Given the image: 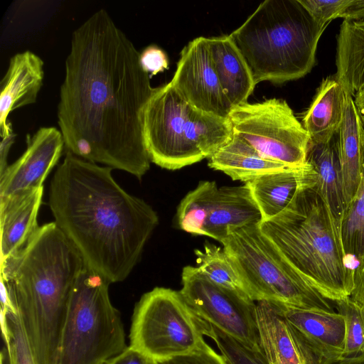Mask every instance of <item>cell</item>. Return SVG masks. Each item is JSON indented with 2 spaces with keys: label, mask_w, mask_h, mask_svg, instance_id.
Wrapping results in <instances>:
<instances>
[{
  "label": "cell",
  "mask_w": 364,
  "mask_h": 364,
  "mask_svg": "<svg viewBox=\"0 0 364 364\" xmlns=\"http://www.w3.org/2000/svg\"><path fill=\"white\" fill-rule=\"evenodd\" d=\"M350 0H299L313 19L321 26L341 18Z\"/></svg>",
  "instance_id": "cell-30"
},
{
  "label": "cell",
  "mask_w": 364,
  "mask_h": 364,
  "mask_svg": "<svg viewBox=\"0 0 364 364\" xmlns=\"http://www.w3.org/2000/svg\"><path fill=\"white\" fill-rule=\"evenodd\" d=\"M112 169L67 151L49 190L54 222L85 265L110 283L129 275L159 223L151 206L124 190Z\"/></svg>",
  "instance_id": "cell-2"
},
{
  "label": "cell",
  "mask_w": 364,
  "mask_h": 364,
  "mask_svg": "<svg viewBox=\"0 0 364 364\" xmlns=\"http://www.w3.org/2000/svg\"><path fill=\"white\" fill-rule=\"evenodd\" d=\"M345 94L335 75L321 82L302 117L301 124L312 144H327L338 132L343 119Z\"/></svg>",
  "instance_id": "cell-20"
},
{
  "label": "cell",
  "mask_w": 364,
  "mask_h": 364,
  "mask_svg": "<svg viewBox=\"0 0 364 364\" xmlns=\"http://www.w3.org/2000/svg\"><path fill=\"white\" fill-rule=\"evenodd\" d=\"M210 328V324L195 314L180 291L155 287L135 306L129 346L161 363L196 351L205 342Z\"/></svg>",
  "instance_id": "cell-9"
},
{
  "label": "cell",
  "mask_w": 364,
  "mask_h": 364,
  "mask_svg": "<svg viewBox=\"0 0 364 364\" xmlns=\"http://www.w3.org/2000/svg\"><path fill=\"white\" fill-rule=\"evenodd\" d=\"M16 134L14 132L10 134L1 136L0 144V174H1L8 167L7 157L9 150L14 141Z\"/></svg>",
  "instance_id": "cell-36"
},
{
  "label": "cell",
  "mask_w": 364,
  "mask_h": 364,
  "mask_svg": "<svg viewBox=\"0 0 364 364\" xmlns=\"http://www.w3.org/2000/svg\"><path fill=\"white\" fill-rule=\"evenodd\" d=\"M335 76L353 97L364 84V20L343 21L336 36Z\"/></svg>",
  "instance_id": "cell-25"
},
{
  "label": "cell",
  "mask_w": 364,
  "mask_h": 364,
  "mask_svg": "<svg viewBox=\"0 0 364 364\" xmlns=\"http://www.w3.org/2000/svg\"><path fill=\"white\" fill-rule=\"evenodd\" d=\"M259 224L237 228L221 242L247 296L256 302L333 312L328 300L289 262Z\"/></svg>",
  "instance_id": "cell-7"
},
{
  "label": "cell",
  "mask_w": 364,
  "mask_h": 364,
  "mask_svg": "<svg viewBox=\"0 0 364 364\" xmlns=\"http://www.w3.org/2000/svg\"><path fill=\"white\" fill-rule=\"evenodd\" d=\"M338 313L344 318L346 334L343 357L364 353V307L346 296L335 301Z\"/></svg>",
  "instance_id": "cell-28"
},
{
  "label": "cell",
  "mask_w": 364,
  "mask_h": 364,
  "mask_svg": "<svg viewBox=\"0 0 364 364\" xmlns=\"http://www.w3.org/2000/svg\"><path fill=\"white\" fill-rule=\"evenodd\" d=\"M170 82L196 109L228 118L232 107L221 87L208 38H196L184 46Z\"/></svg>",
  "instance_id": "cell-13"
},
{
  "label": "cell",
  "mask_w": 364,
  "mask_h": 364,
  "mask_svg": "<svg viewBox=\"0 0 364 364\" xmlns=\"http://www.w3.org/2000/svg\"><path fill=\"white\" fill-rule=\"evenodd\" d=\"M104 364H158L129 346Z\"/></svg>",
  "instance_id": "cell-33"
},
{
  "label": "cell",
  "mask_w": 364,
  "mask_h": 364,
  "mask_svg": "<svg viewBox=\"0 0 364 364\" xmlns=\"http://www.w3.org/2000/svg\"><path fill=\"white\" fill-rule=\"evenodd\" d=\"M84 267L54 221L39 226L21 250L1 262V282L17 308L36 364H56L70 294Z\"/></svg>",
  "instance_id": "cell-3"
},
{
  "label": "cell",
  "mask_w": 364,
  "mask_h": 364,
  "mask_svg": "<svg viewBox=\"0 0 364 364\" xmlns=\"http://www.w3.org/2000/svg\"><path fill=\"white\" fill-rule=\"evenodd\" d=\"M228 119L232 132L265 157L289 166L306 163L310 136L284 100L246 102L232 108Z\"/></svg>",
  "instance_id": "cell-10"
},
{
  "label": "cell",
  "mask_w": 364,
  "mask_h": 364,
  "mask_svg": "<svg viewBox=\"0 0 364 364\" xmlns=\"http://www.w3.org/2000/svg\"><path fill=\"white\" fill-rule=\"evenodd\" d=\"M360 178L357 191L346 208L340 228L345 255L359 262L364 255V127L360 132Z\"/></svg>",
  "instance_id": "cell-26"
},
{
  "label": "cell",
  "mask_w": 364,
  "mask_h": 364,
  "mask_svg": "<svg viewBox=\"0 0 364 364\" xmlns=\"http://www.w3.org/2000/svg\"><path fill=\"white\" fill-rule=\"evenodd\" d=\"M4 352L1 353V364H4Z\"/></svg>",
  "instance_id": "cell-39"
},
{
  "label": "cell",
  "mask_w": 364,
  "mask_h": 364,
  "mask_svg": "<svg viewBox=\"0 0 364 364\" xmlns=\"http://www.w3.org/2000/svg\"><path fill=\"white\" fill-rule=\"evenodd\" d=\"M260 343L269 364H323L304 337L271 303L256 302Z\"/></svg>",
  "instance_id": "cell-15"
},
{
  "label": "cell",
  "mask_w": 364,
  "mask_h": 364,
  "mask_svg": "<svg viewBox=\"0 0 364 364\" xmlns=\"http://www.w3.org/2000/svg\"><path fill=\"white\" fill-rule=\"evenodd\" d=\"M223 91L232 108L247 102L255 83L240 51L228 36L208 38Z\"/></svg>",
  "instance_id": "cell-22"
},
{
  "label": "cell",
  "mask_w": 364,
  "mask_h": 364,
  "mask_svg": "<svg viewBox=\"0 0 364 364\" xmlns=\"http://www.w3.org/2000/svg\"><path fill=\"white\" fill-rule=\"evenodd\" d=\"M207 336L213 340L229 364H269L263 351L248 347L212 324Z\"/></svg>",
  "instance_id": "cell-29"
},
{
  "label": "cell",
  "mask_w": 364,
  "mask_h": 364,
  "mask_svg": "<svg viewBox=\"0 0 364 364\" xmlns=\"http://www.w3.org/2000/svg\"><path fill=\"white\" fill-rule=\"evenodd\" d=\"M26 143L23 154L0 174V200L43 187L65 146L61 132L53 127H41Z\"/></svg>",
  "instance_id": "cell-14"
},
{
  "label": "cell",
  "mask_w": 364,
  "mask_h": 364,
  "mask_svg": "<svg viewBox=\"0 0 364 364\" xmlns=\"http://www.w3.org/2000/svg\"><path fill=\"white\" fill-rule=\"evenodd\" d=\"M316 183L300 188L259 227L314 288L336 301L350 296L355 269L346 262L339 228Z\"/></svg>",
  "instance_id": "cell-4"
},
{
  "label": "cell",
  "mask_w": 364,
  "mask_h": 364,
  "mask_svg": "<svg viewBox=\"0 0 364 364\" xmlns=\"http://www.w3.org/2000/svg\"><path fill=\"white\" fill-rule=\"evenodd\" d=\"M353 100L357 112L364 127V84L354 95Z\"/></svg>",
  "instance_id": "cell-37"
},
{
  "label": "cell",
  "mask_w": 364,
  "mask_h": 364,
  "mask_svg": "<svg viewBox=\"0 0 364 364\" xmlns=\"http://www.w3.org/2000/svg\"><path fill=\"white\" fill-rule=\"evenodd\" d=\"M274 306L316 351L323 364H330L343 358L346 328L341 314Z\"/></svg>",
  "instance_id": "cell-17"
},
{
  "label": "cell",
  "mask_w": 364,
  "mask_h": 364,
  "mask_svg": "<svg viewBox=\"0 0 364 364\" xmlns=\"http://www.w3.org/2000/svg\"><path fill=\"white\" fill-rule=\"evenodd\" d=\"M341 18L348 21L364 20V0H350Z\"/></svg>",
  "instance_id": "cell-35"
},
{
  "label": "cell",
  "mask_w": 364,
  "mask_h": 364,
  "mask_svg": "<svg viewBox=\"0 0 364 364\" xmlns=\"http://www.w3.org/2000/svg\"><path fill=\"white\" fill-rule=\"evenodd\" d=\"M44 63L36 53L26 50L13 55L1 82V137L13 132L8 121L11 112L34 103L42 87Z\"/></svg>",
  "instance_id": "cell-16"
},
{
  "label": "cell",
  "mask_w": 364,
  "mask_h": 364,
  "mask_svg": "<svg viewBox=\"0 0 364 364\" xmlns=\"http://www.w3.org/2000/svg\"><path fill=\"white\" fill-rule=\"evenodd\" d=\"M197 267L211 282L247 295L243 285L223 249L206 242L203 250H195Z\"/></svg>",
  "instance_id": "cell-27"
},
{
  "label": "cell",
  "mask_w": 364,
  "mask_h": 364,
  "mask_svg": "<svg viewBox=\"0 0 364 364\" xmlns=\"http://www.w3.org/2000/svg\"><path fill=\"white\" fill-rule=\"evenodd\" d=\"M327 26L316 23L299 0H267L229 36L255 85L282 84L311 71Z\"/></svg>",
  "instance_id": "cell-5"
},
{
  "label": "cell",
  "mask_w": 364,
  "mask_h": 364,
  "mask_svg": "<svg viewBox=\"0 0 364 364\" xmlns=\"http://www.w3.org/2000/svg\"><path fill=\"white\" fill-rule=\"evenodd\" d=\"M350 296L364 307V255L354 270L353 288Z\"/></svg>",
  "instance_id": "cell-34"
},
{
  "label": "cell",
  "mask_w": 364,
  "mask_h": 364,
  "mask_svg": "<svg viewBox=\"0 0 364 364\" xmlns=\"http://www.w3.org/2000/svg\"><path fill=\"white\" fill-rule=\"evenodd\" d=\"M176 219L185 232L221 243L233 230L261 223L262 216L246 183L218 188L203 181L181 200Z\"/></svg>",
  "instance_id": "cell-11"
},
{
  "label": "cell",
  "mask_w": 364,
  "mask_h": 364,
  "mask_svg": "<svg viewBox=\"0 0 364 364\" xmlns=\"http://www.w3.org/2000/svg\"><path fill=\"white\" fill-rule=\"evenodd\" d=\"M362 127L353 97L346 90L343 119L334 136L342 169L346 208L353 200L360 182Z\"/></svg>",
  "instance_id": "cell-24"
},
{
  "label": "cell",
  "mask_w": 364,
  "mask_h": 364,
  "mask_svg": "<svg viewBox=\"0 0 364 364\" xmlns=\"http://www.w3.org/2000/svg\"><path fill=\"white\" fill-rule=\"evenodd\" d=\"M132 42L103 9L72 35L57 116L68 151L141 179L150 168L142 134L156 87Z\"/></svg>",
  "instance_id": "cell-1"
},
{
  "label": "cell",
  "mask_w": 364,
  "mask_h": 364,
  "mask_svg": "<svg viewBox=\"0 0 364 364\" xmlns=\"http://www.w3.org/2000/svg\"><path fill=\"white\" fill-rule=\"evenodd\" d=\"M179 291L200 318L248 347L263 351L256 318V302L211 282L198 267L186 266Z\"/></svg>",
  "instance_id": "cell-12"
},
{
  "label": "cell",
  "mask_w": 364,
  "mask_h": 364,
  "mask_svg": "<svg viewBox=\"0 0 364 364\" xmlns=\"http://www.w3.org/2000/svg\"><path fill=\"white\" fill-rule=\"evenodd\" d=\"M330 364H364V353L355 357H343Z\"/></svg>",
  "instance_id": "cell-38"
},
{
  "label": "cell",
  "mask_w": 364,
  "mask_h": 364,
  "mask_svg": "<svg viewBox=\"0 0 364 364\" xmlns=\"http://www.w3.org/2000/svg\"><path fill=\"white\" fill-rule=\"evenodd\" d=\"M142 134L151 162L176 170L209 159L232 129L228 118L196 109L168 82L156 87L147 102Z\"/></svg>",
  "instance_id": "cell-6"
},
{
  "label": "cell",
  "mask_w": 364,
  "mask_h": 364,
  "mask_svg": "<svg viewBox=\"0 0 364 364\" xmlns=\"http://www.w3.org/2000/svg\"><path fill=\"white\" fill-rule=\"evenodd\" d=\"M317 183V173L306 164L245 183L249 187L262 220L277 215L301 188Z\"/></svg>",
  "instance_id": "cell-19"
},
{
  "label": "cell",
  "mask_w": 364,
  "mask_h": 364,
  "mask_svg": "<svg viewBox=\"0 0 364 364\" xmlns=\"http://www.w3.org/2000/svg\"><path fill=\"white\" fill-rule=\"evenodd\" d=\"M208 159L210 168L225 173L234 181L245 183L298 166L265 157L233 132L230 139Z\"/></svg>",
  "instance_id": "cell-21"
},
{
  "label": "cell",
  "mask_w": 364,
  "mask_h": 364,
  "mask_svg": "<svg viewBox=\"0 0 364 364\" xmlns=\"http://www.w3.org/2000/svg\"><path fill=\"white\" fill-rule=\"evenodd\" d=\"M306 161L317 173L316 186L339 228L346 209L341 165L335 137L327 144H311Z\"/></svg>",
  "instance_id": "cell-23"
},
{
  "label": "cell",
  "mask_w": 364,
  "mask_h": 364,
  "mask_svg": "<svg viewBox=\"0 0 364 364\" xmlns=\"http://www.w3.org/2000/svg\"><path fill=\"white\" fill-rule=\"evenodd\" d=\"M158 364H229L228 360L205 342L196 351Z\"/></svg>",
  "instance_id": "cell-31"
},
{
  "label": "cell",
  "mask_w": 364,
  "mask_h": 364,
  "mask_svg": "<svg viewBox=\"0 0 364 364\" xmlns=\"http://www.w3.org/2000/svg\"><path fill=\"white\" fill-rule=\"evenodd\" d=\"M110 284L85 265L70 294L56 364H104L128 347Z\"/></svg>",
  "instance_id": "cell-8"
},
{
  "label": "cell",
  "mask_w": 364,
  "mask_h": 364,
  "mask_svg": "<svg viewBox=\"0 0 364 364\" xmlns=\"http://www.w3.org/2000/svg\"><path fill=\"white\" fill-rule=\"evenodd\" d=\"M43 187L0 200L1 262L21 250L37 231Z\"/></svg>",
  "instance_id": "cell-18"
},
{
  "label": "cell",
  "mask_w": 364,
  "mask_h": 364,
  "mask_svg": "<svg viewBox=\"0 0 364 364\" xmlns=\"http://www.w3.org/2000/svg\"><path fill=\"white\" fill-rule=\"evenodd\" d=\"M139 63L142 69L155 75L168 68V60L165 52L155 45L147 46L139 53Z\"/></svg>",
  "instance_id": "cell-32"
}]
</instances>
